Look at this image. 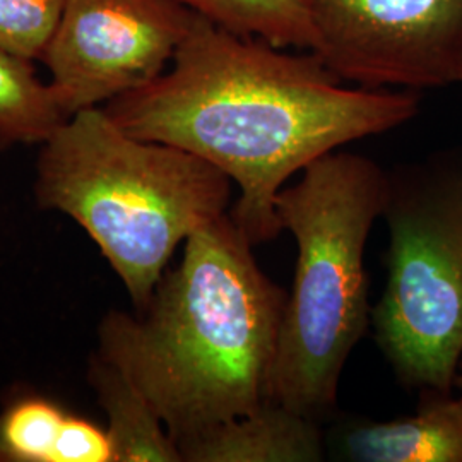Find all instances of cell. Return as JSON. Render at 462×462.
<instances>
[{
	"label": "cell",
	"mask_w": 462,
	"mask_h": 462,
	"mask_svg": "<svg viewBox=\"0 0 462 462\" xmlns=\"http://www.w3.org/2000/svg\"><path fill=\"white\" fill-rule=\"evenodd\" d=\"M103 110L137 139L192 152L240 189L231 219L250 244L282 231L276 198L324 154L394 131L420 91L347 86L314 51L291 53L196 14L165 70Z\"/></svg>",
	"instance_id": "cell-1"
},
{
	"label": "cell",
	"mask_w": 462,
	"mask_h": 462,
	"mask_svg": "<svg viewBox=\"0 0 462 462\" xmlns=\"http://www.w3.org/2000/svg\"><path fill=\"white\" fill-rule=\"evenodd\" d=\"M230 211L194 231L137 315L110 312L99 355L148 397L179 446L269 401L288 291Z\"/></svg>",
	"instance_id": "cell-2"
},
{
	"label": "cell",
	"mask_w": 462,
	"mask_h": 462,
	"mask_svg": "<svg viewBox=\"0 0 462 462\" xmlns=\"http://www.w3.org/2000/svg\"><path fill=\"white\" fill-rule=\"evenodd\" d=\"M231 185L196 154L137 139L97 106L43 144L36 198L91 236L139 312L177 247L230 211Z\"/></svg>",
	"instance_id": "cell-3"
},
{
	"label": "cell",
	"mask_w": 462,
	"mask_h": 462,
	"mask_svg": "<svg viewBox=\"0 0 462 462\" xmlns=\"http://www.w3.org/2000/svg\"><path fill=\"white\" fill-rule=\"evenodd\" d=\"M387 187L377 162L336 149L281 189L276 211L298 255L269 401L315 420L336 408L345 365L370 328L365 247L383 215Z\"/></svg>",
	"instance_id": "cell-4"
},
{
	"label": "cell",
	"mask_w": 462,
	"mask_h": 462,
	"mask_svg": "<svg viewBox=\"0 0 462 462\" xmlns=\"http://www.w3.org/2000/svg\"><path fill=\"white\" fill-rule=\"evenodd\" d=\"M387 177V281L370 328L402 387L452 393L462 362V152Z\"/></svg>",
	"instance_id": "cell-5"
},
{
	"label": "cell",
	"mask_w": 462,
	"mask_h": 462,
	"mask_svg": "<svg viewBox=\"0 0 462 462\" xmlns=\"http://www.w3.org/2000/svg\"><path fill=\"white\" fill-rule=\"evenodd\" d=\"M314 53L339 79L370 89L457 83L462 0H297Z\"/></svg>",
	"instance_id": "cell-6"
},
{
	"label": "cell",
	"mask_w": 462,
	"mask_h": 462,
	"mask_svg": "<svg viewBox=\"0 0 462 462\" xmlns=\"http://www.w3.org/2000/svg\"><path fill=\"white\" fill-rule=\"evenodd\" d=\"M194 17L177 0H66L42 60L67 116L156 79Z\"/></svg>",
	"instance_id": "cell-7"
},
{
	"label": "cell",
	"mask_w": 462,
	"mask_h": 462,
	"mask_svg": "<svg viewBox=\"0 0 462 462\" xmlns=\"http://www.w3.org/2000/svg\"><path fill=\"white\" fill-rule=\"evenodd\" d=\"M328 456L349 462H462V397L421 393L418 411L389 421L353 418L326 435Z\"/></svg>",
	"instance_id": "cell-8"
},
{
	"label": "cell",
	"mask_w": 462,
	"mask_h": 462,
	"mask_svg": "<svg viewBox=\"0 0 462 462\" xmlns=\"http://www.w3.org/2000/svg\"><path fill=\"white\" fill-rule=\"evenodd\" d=\"M182 462H320L328 456L319 420L267 401L179 444Z\"/></svg>",
	"instance_id": "cell-9"
},
{
	"label": "cell",
	"mask_w": 462,
	"mask_h": 462,
	"mask_svg": "<svg viewBox=\"0 0 462 462\" xmlns=\"http://www.w3.org/2000/svg\"><path fill=\"white\" fill-rule=\"evenodd\" d=\"M89 380L108 416L116 462H182L163 420L120 366L98 355L91 362Z\"/></svg>",
	"instance_id": "cell-10"
},
{
	"label": "cell",
	"mask_w": 462,
	"mask_h": 462,
	"mask_svg": "<svg viewBox=\"0 0 462 462\" xmlns=\"http://www.w3.org/2000/svg\"><path fill=\"white\" fill-rule=\"evenodd\" d=\"M67 118L53 86L34 76L32 60L0 50V143L45 144Z\"/></svg>",
	"instance_id": "cell-11"
},
{
	"label": "cell",
	"mask_w": 462,
	"mask_h": 462,
	"mask_svg": "<svg viewBox=\"0 0 462 462\" xmlns=\"http://www.w3.org/2000/svg\"><path fill=\"white\" fill-rule=\"evenodd\" d=\"M216 26L280 49L314 51L317 36L297 0H177Z\"/></svg>",
	"instance_id": "cell-12"
},
{
	"label": "cell",
	"mask_w": 462,
	"mask_h": 462,
	"mask_svg": "<svg viewBox=\"0 0 462 462\" xmlns=\"http://www.w3.org/2000/svg\"><path fill=\"white\" fill-rule=\"evenodd\" d=\"M66 416L45 397L13 402L0 416V442L7 462H50Z\"/></svg>",
	"instance_id": "cell-13"
},
{
	"label": "cell",
	"mask_w": 462,
	"mask_h": 462,
	"mask_svg": "<svg viewBox=\"0 0 462 462\" xmlns=\"http://www.w3.org/2000/svg\"><path fill=\"white\" fill-rule=\"evenodd\" d=\"M66 0H0V50L26 60L42 59Z\"/></svg>",
	"instance_id": "cell-14"
},
{
	"label": "cell",
	"mask_w": 462,
	"mask_h": 462,
	"mask_svg": "<svg viewBox=\"0 0 462 462\" xmlns=\"http://www.w3.org/2000/svg\"><path fill=\"white\" fill-rule=\"evenodd\" d=\"M50 462H116L108 430L67 414L51 448Z\"/></svg>",
	"instance_id": "cell-15"
},
{
	"label": "cell",
	"mask_w": 462,
	"mask_h": 462,
	"mask_svg": "<svg viewBox=\"0 0 462 462\" xmlns=\"http://www.w3.org/2000/svg\"><path fill=\"white\" fill-rule=\"evenodd\" d=\"M456 387L459 389V396L462 397V362L459 365V372H457V379H456Z\"/></svg>",
	"instance_id": "cell-16"
},
{
	"label": "cell",
	"mask_w": 462,
	"mask_h": 462,
	"mask_svg": "<svg viewBox=\"0 0 462 462\" xmlns=\"http://www.w3.org/2000/svg\"><path fill=\"white\" fill-rule=\"evenodd\" d=\"M0 462H7V459H5V452H4V447H2V442H0Z\"/></svg>",
	"instance_id": "cell-17"
},
{
	"label": "cell",
	"mask_w": 462,
	"mask_h": 462,
	"mask_svg": "<svg viewBox=\"0 0 462 462\" xmlns=\"http://www.w3.org/2000/svg\"><path fill=\"white\" fill-rule=\"evenodd\" d=\"M457 83H462V66L461 70H459V78H457Z\"/></svg>",
	"instance_id": "cell-18"
}]
</instances>
